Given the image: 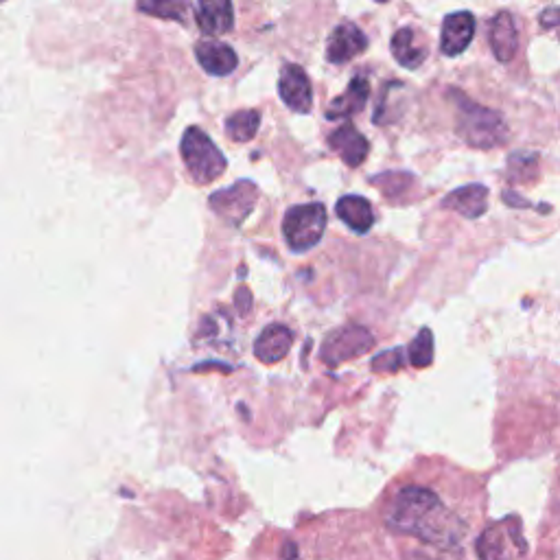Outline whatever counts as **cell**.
Wrapping results in <instances>:
<instances>
[{
	"label": "cell",
	"instance_id": "1",
	"mask_svg": "<svg viewBox=\"0 0 560 560\" xmlns=\"http://www.w3.org/2000/svg\"><path fill=\"white\" fill-rule=\"evenodd\" d=\"M385 523L390 530L414 536L438 550H458L469 532L466 521L442 504L434 490L423 486L401 488L392 499Z\"/></svg>",
	"mask_w": 560,
	"mask_h": 560
},
{
	"label": "cell",
	"instance_id": "2",
	"mask_svg": "<svg viewBox=\"0 0 560 560\" xmlns=\"http://www.w3.org/2000/svg\"><path fill=\"white\" fill-rule=\"evenodd\" d=\"M449 97L455 101V110H458V125H455V130H458V136L466 145L475 149H493L504 143L508 130L499 112L473 103L458 90H453Z\"/></svg>",
	"mask_w": 560,
	"mask_h": 560
},
{
	"label": "cell",
	"instance_id": "3",
	"mask_svg": "<svg viewBox=\"0 0 560 560\" xmlns=\"http://www.w3.org/2000/svg\"><path fill=\"white\" fill-rule=\"evenodd\" d=\"M184 167L195 184H210L224 175L228 162L221 149L200 127H189L180 143Z\"/></svg>",
	"mask_w": 560,
	"mask_h": 560
},
{
	"label": "cell",
	"instance_id": "4",
	"mask_svg": "<svg viewBox=\"0 0 560 560\" xmlns=\"http://www.w3.org/2000/svg\"><path fill=\"white\" fill-rule=\"evenodd\" d=\"M326 208L320 202L291 206L283 219V235L291 252L313 250L324 237Z\"/></svg>",
	"mask_w": 560,
	"mask_h": 560
},
{
	"label": "cell",
	"instance_id": "5",
	"mask_svg": "<svg viewBox=\"0 0 560 560\" xmlns=\"http://www.w3.org/2000/svg\"><path fill=\"white\" fill-rule=\"evenodd\" d=\"M375 348V337L359 324H346L326 335L320 357L326 366H342L346 361L370 353Z\"/></svg>",
	"mask_w": 560,
	"mask_h": 560
},
{
	"label": "cell",
	"instance_id": "6",
	"mask_svg": "<svg viewBox=\"0 0 560 560\" xmlns=\"http://www.w3.org/2000/svg\"><path fill=\"white\" fill-rule=\"evenodd\" d=\"M256 200H259V186L252 180H239L228 189L210 195L208 204L228 224L241 226L252 215Z\"/></svg>",
	"mask_w": 560,
	"mask_h": 560
},
{
	"label": "cell",
	"instance_id": "7",
	"mask_svg": "<svg viewBox=\"0 0 560 560\" xmlns=\"http://www.w3.org/2000/svg\"><path fill=\"white\" fill-rule=\"evenodd\" d=\"M278 95L289 110H294L298 114L311 112L313 90H311V81L305 70H302V66L298 64L283 66L278 79Z\"/></svg>",
	"mask_w": 560,
	"mask_h": 560
},
{
	"label": "cell",
	"instance_id": "8",
	"mask_svg": "<svg viewBox=\"0 0 560 560\" xmlns=\"http://www.w3.org/2000/svg\"><path fill=\"white\" fill-rule=\"evenodd\" d=\"M475 35V18L471 11H455L442 20L440 29V53L458 57L469 49Z\"/></svg>",
	"mask_w": 560,
	"mask_h": 560
},
{
	"label": "cell",
	"instance_id": "9",
	"mask_svg": "<svg viewBox=\"0 0 560 560\" xmlns=\"http://www.w3.org/2000/svg\"><path fill=\"white\" fill-rule=\"evenodd\" d=\"M368 49V38L353 22H342L333 29L326 42V60L331 64H346Z\"/></svg>",
	"mask_w": 560,
	"mask_h": 560
},
{
	"label": "cell",
	"instance_id": "10",
	"mask_svg": "<svg viewBox=\"0 0 560 560\" xmlns=\"http://www.w3.org/2000/svg\"><path fill=\"white\" fill-rule=\"evenodd\" d=\"M195 57L197 64H200L210 77H226L239 66V57L235 49L215 38L197 42Z\"/></svg>",
	"mask_w": 560,
	"mask_h": 560
},
{
	"label": "cell",
	"instance_id": "11",
	"mask_svg": "<svg viewBox=\"0 0 560 560\" xmlns=\"http://www.w3.org/2000/svg\"><path fill=\"white\" fill-rule=\"evenodd\" d=\"M195 22L204 35H224L235 27V9L232 0H197Z\"/></svg>",
	"mask_w": 560,
	"mask_h": 560
},
{
	"label": "cell",
	"instance_id": "12",
	"mask_svg": "<svg viewBox=\"0 0 560 560\" xmlns=\"http://www.w3.org/2000/svg\"><path fill=\"white\" fill-rule=\"evenodd\" d=\"M291 344H294V331L289 326L270 324L256 337L254 357L263 361V364H278L289 355Z\"/></svg>",
	"mask_w": 560,
	"mask_h": 560
},
{
	"label": "cell",
	"instance_id": "13",
	"mask_svg": "<svg viewBox=\"0 0 560 560\" xmlns=\"http://www.w3.org/2000/svg\"><path fill=\"white\" fill-rule=\"evenodd\" d=\"M329 145L333 151L340 154V158L346 162L348 167L364 165V160L368 158V151H370L366 136L359 134L350 123H344L337 127L335 132H331Z\"/></svg>",
	"mask_w": 560,
	"mask_h": 560
},
{
	"label": "cell",
	"instance_id": "14",
	"mask_svg": "<svg viewBox=\"0 0 560 560\" xmlns=\"http://www.w3.org/2000/svg\"><path fill=\"white\" fill-rule=\"evenodd\" d=\"M515 532L506 530V523H495L477 539V556L480 560H515L512 552L517 547Z\"/></svg>",
	"mask_w": 560,
	"mask_h": 560
},
{
	"label": "cell",
	"instance_id": "15",
	"mask_svg": "<svg viewBox=\"0 0 560 560\" xmlns=\"http://www.w3.org/2000/svg\"><path fill=\"white\" fill-rule=\"evenodd\" d=\"M519 46V33L515 18L508 11H499V14L490 20V49H493L499 62H510L517 55Z\"/></svg>",
	"mask_w": 560,
	"mask_h": 560
},
{
	"label": "cell",
	"instance_id": "16",
	"mask_svg": "<svg viewBox=\"0 0 560 560\" xmlns=\"http://www.w3.org/2000/svg\"><path fill=\"white\" fill-rule=\"evenodd\" d=\"M442 206L455 210V213L466 219H477L486 213L488 208V189L484 184H466L449 193Z\"/></svg>",
	"mask_w": 560,
	"mask_h": 560
},
{
	"label": "cell",
	"instance_id": "17",
	"mask_svg": "<svg viewBox=\"0 0 560 560\" xmlns=\"http://www.w3.org/2000/svg\"><path fill=\"white\" fill-rule=\"evenodd\" d=\"M370 97V84L366 77H355L348 84V90L344 92L342 97L333 99V103L326 110V119L329 121H342V119H350L357 112H361L366 108Z\"/></svg>",
	"mask_w": 560,
	"mask_h": 560
},
{
	"label": "cell",
	"instance_id": "18",
	"mask_svg": "<svg viewBox=\"0 0 560 560\" xmlns=\"http://www.w3.org/2000/svg\"><path fill=\"white\" fill-rule=\"evenodd\" d=\"M337 217H340L344 224L357 232V235H366L370 228L375 226V213H372V206L361 195H344L340 202L335 206Z\"/></svg>",
	"mask_w": 560,
	"mask_h": 560
},
{
	"label": "cell",
	"instance_id": "19",
	"mask_svg": "<svg viewBox=\"0 0 560 560\" xmlns=\"http://www.w3.org/2000/svg\"><path fill=\"white\" fill-rule=\"evenodd\" d=\"M427 46L420 42L418 31L412 27H403L394 33L392 38V55L396 62L405 68H418L427 60Z\"/></svg>",
	"mask_w": 560,
	"mask_h": 560
},
{
	"label": "cell",
	"instance_id": "20",
	"mask_svg": "<svg viewBox=\"0 0 560 560\" xmlns=\"http://www.w3.org/2000/svg\"><path fill=\"white\" fill-rule=\"evenodd\" d=\"M136 9L147 16L180 22V25H189L193 14L191 0H136Z\"/></svg>",
	"mask_w": 560,
	"mask_h": 560
},
{
	"label": "cell",
	"instance_id": "21",
	"mask_svg": "<svg viewBox=\"0 0 560 560\" xmlns=\"http://www.w3.org/2000/svg\"><path fill=\"white\" fill-rule=\"evenodd\" d=\"M261 125V112L259 110H239L228 116L226 121V134L235 143H248L259 132Z\"/></svg>",
	"mask_w": 560,
	"mask_h": 560
},
{
	"label": "cell",
	"instance_id": "22",
	"mask_svg": "<svg viewBox=\"0 0 560 560\" xmlns=\"http://www.w3.org/2000/svg\"><path fill=\"white\" fill-rule=\"evenodd\" d=\"M407 353H410L407 355V361H410L414 368L431 366V361H434V333H431V329H427V326L420 329Z\"/></svg>",
	"mask_w": 560,
	"mask_h": 560
},
{
	"label": "cell",
	"instance_id": "23",
	"mask_svg": "<svg viewBox=\"0 0 560 560\" xmlns=\"http://www.w3.org/2000/svg\"><path fill=\"white\" fill-rule=\"evenodd\" d=\"M370 182L379 186L388 200H399L403 193L412 189L414 178H412V173H383V175H379V178H372Z\"/></svg>",
	"mask_w": 560,
	"mask_h": 560
},
{
	"label": "cell",
	"instance_id": "24",
	"mask_svg": "<svg viewBox=\"0 0 560 560\" xmlns=\"http://www.w3.org/2000/svg\"><path fill=\"white\" fill-rule=\"evenodd\" d=\"M536 165H539V156L532 154V151H517L508 160V173L510 180H532L536 173Z\"/></svg>",
	"mask_w": 560,
	"mask_h": 560
},
{
	"label": "cell",
	"instance_id": "25",
	"mask_svg": "<svg viewBox=\"0 0 560 560\" xmlns=\"http://www.w3.org/2000/svg\"><path fill=\"white\" fill-rule=\"evenodd\" d=\"M405 364L403 359V350L401 348H392V350H383L372 361V370L375 372H399Z\"/></svg>",
	"mask_w": 560,
	"mask_h": 560
},
{
	"label": "cell",
	"instance_id": "26",
	"mask_svg": "<svg viewBox=\"0 0 560 560\" xmlns=\"http://www.w3.org/2000/svg\"><path fill=\"white\" fill-rule=\"evenodd\" d=\"M541 27L547 31H556L560 38V9L558 7H547L541 14Z\"/></svg>",
	"mask_w": 560,
	"mask_h": 560
},
{
	"label": "cell",
	"instance_id": "27",
	"mask_svg": "<svg viewBox=\"0 0 560 560\" xmlns=\"http://www.w3.org/2000/svg\"><path fill=\"white\" fill-rule=\"evenodd\" d=\"M235 302H237V307H239V313H248L250 307H252V294L245 287H241L237 291V296H235Z\"/></svg>",
	"mask_w": 560,
	"mask_h": 560
},
{
	"label": "cell",
	"instance_id": "28",
	"mask_svg": "<svg viewBox=\"0 0 560 560\" xmlns=\"http://www.w3.org/2000/svg\"><path fill=\"white\" fill-rule=\"evenodd\" d=\"M504 202H506L508 206H519V208L530 206V202H525V200H523V197L515 195V193H512V191H506V193H504Z\"/></svg>",
	"mask_w": 560,
	"mask_h": 560
},
{
	"label": "cell",
	"instance_id": "29",
	"mask_svg": "<svg viewBox=\"0 0 560 560\" xmlns=\"http://www.w3.org/2000/svg\"><path fill=\"white\" fill-rule=\"evenodd\" d=\"M377 3H388V0H377Z\"/></svg>",
	"mask_w": 560,
	"mask_h": 560
},
{
	"label": "cell",
	"instance_id": "30",
	"mask_svg": "<svg viewBox=\"0 0 560 560\" xmlns=\"http://www.w3.org/2000/svg\"><path fill=\"white\" fill-rule=\"evenodd\" d=\"M0 3H5V0H0Z\"/></svg>",
	"mask_w": 560,
	"mask_h": 560
}]
</instances>
